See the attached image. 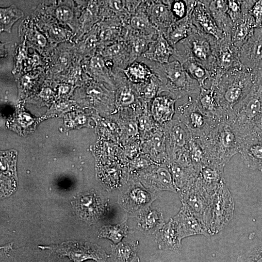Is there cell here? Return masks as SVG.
I'll return each mask as SVG.
<instances>
[{
	"instance_id": "1",
	"label": "cell",
	"mask_w": 262,
	"mask_h": 262,
	"mask_svg": "<svg viewBox=\"0 0 262 262\" xmlns=\"http://www.w3.org/2000/svg\"><path fill=\"white\" fill-rule=\"evenodd\" d=\"M140 58L149 66L159 79V95L166 92L178 100L186 96L199 94L200 91L199 83L190 76L178 61L174 60L167 63L159 64L149 61L142 57Z\"/></svg>"
},
{
	"instance_id": "2",
	"label": "cell",
	"mask_w": 262,
	"mask_h": 262,
	"mask_svg": "<svg viewBox=\"0 0 262 262\" xmlns=\"http://www.w3.org/2000/svg\"><path fill=\"white\" fill-rule=\"evenodd\" d=\"M206 156L208 163L223 166L239 152L241 140L228 122L219 123L207 136L196 139Z\"/></svg>"
},
{
	"instance_id": "3",
	"label": "cell",
	"mask_w": 262,
	"mask_h": 262,
	"mask_svg": "<svg viewBox=\"0 0 262 262\" xmlns=\"http://www.w3.org/2000/svg\"><path fill=\"white\" fill-rule=\"evenodd\" d=\"M217 41L211 35L198 32L177 44L172 57L180 63L188 58L196 60L210 72L213 82L215 78Z\"/></svg>"
},
{
	"instance_id": "4",
	"label": "cell",
	"mask_w": 262,
	"mask_h": 262,
	"mask_svg": "<svg viewBox=\"0 0 262 262\" xmlns=\"http://www.w3.org/2000/svg\"><path fill=\"white\" fill-rule=\"evenodd\" d=\"M256 82L255 76L241 65L225 72L213 84L222 106L230 112L250 91Z\"/></svg>"
},
{
	"instance_id": "5",
	"label": "cell",
	"mask_w": 262,
	"mask_h": 262,
	"mask_svg": "<svg viewBox=\"0 0 262 262\" xmlns=\"http://www.w3.org/2000/svg\"><path fill=\"white\" fill-rule=\"evenodd\" d=\"M262 114V78L231 110L229 123L241 141L246 137Z\"/></svg>"
},
{
	"instance_id": "6",
	"label": "cell",
	"mask_w": 262,
	"mask_h": 262,
	"mask_svg": "<svg viewBox=\"0 0 262 262\" xmlns=\"http://www.w3.org/2000/svg\"><path fill=\"white\" fill-rule=\"evenodd\" d=\"M116 106L115 114L122 117L137 118L149 105L140 99L135 84L130 82L122 71L112 73Z\"/></svg>"
},
{
	"instance_id": "7",
	"label": "cell",
	"mask_w": 262,
	"mask_h": 262,
	"mask_svg": "<svg viewBox=\"0 0 262 262\" xmlns=\"http://www.w3.org/2000/svg\"><path fill=\"white\" fill-rule=\"evenodd\" d=\"M174 117L186 127L192 138L197 140L207 136L219 123L204 114L199 107L196 98L191 96L176 108Z\"/></svg>"
},
{
	"instance_id": "8",
	"label": "cell",
	"mask_w": 262,
	"mask_h": 262,
	"mask_svg": "<svg viewBox=\"0 0 262 262\" xmlns=\"http://www.w3.org/2000/svg\"><path fill=\"white\" fill-rule=\"evenodd\" d=\"M179 193L182 203L189 207L209 231L214 193L209 191L201 184L198 177Z\"/></svg>"
},
{
	"instance_id": "9",
	"label": "cell",
	"mask_w": 262,
	"mask_h": 262,
	"mask_svg": "<svg viewBox=\"0 0 262 262\" xmlns=\"http://www.w3.org/2000/svg\"><path fill=\"white\" fill-rule=\"evenodd\" d=\"M234 202L225 180L219 184L212 200L211 218L209 231L210 235L218 233L233 218Z\"/></svg>"
},
{
	"instance_id": "10",
	"label": "cell",
	"mask_w": 262,
	"mask_h": 262,
	"mask_svg": "<svg viewBox=\"0 0 262 262\" xmlns=\"http://www.w3.org/2000/svg\"><path fill=\"white\" fill-rule=\"evenodd\" d=\"M241 65L253 74L256 81L262 78V26L256 27L239 49Z\"/></svg>"
},
{
	"instance_id": "11",
	"label": "cell",
	"mask_w": 262,
	"mask_h": 262,
	"mask_svg": "<svg viewBox=\"0 0 262 262\" xmlns=\"http://www.w3.org/2000/svg\"><path fill=\"white\" fill-rule=\"evenodd\" d=\"M163 127L165 136L168 164L180 152L188 148L192 137L186 127L175 117Z\"/></svg>"
},
{
	"instance_id": "12",
	"label": "cell",
	"mask_w": 262,
	"mask_h": 262,
	"mask_svg": "<svg viewBox=\"0 0 262 262\" xmlns=\"http://www.w3.org/2000/svg\"><path fill=\"white\" fill-rule=\"evenodd\" d=\"M139 180L151 191H169L177 192L173 178L166 164H152L139 171Z\"/></svg>"
},
{
	"instance_id": "13",
	"label": "cell",
	"mask_w": 262,
	"mask_h": 262,
	"mask_svg": "<svg viewBox=\"0 0 262 262\" xmlns=\"http://www.w3.org/2000/svg\"><path fill=\"white\" fill-rule=\"evenodd\" d=\"M196 99L200 109L207 115L219 123L228 122L231 111L229 112L222 106L213 84L208 87H200Z\"/></svg>"
},
{
	"instance_id": "14",
	"label": "cell",
	"mask_w": 262,
	"mask_h": 262,
	"mask_svg": "<svg viewBox=\"0 0 262 262\" xmlns=\"http://www.w3.org/2000/svg\"><path fill=\"white\" fill-rule=\"evenodd\" d=\"M98 53L103 56L112 73L123 71L136 60L129 45L123 40L100 49Z\"/></svg>"
},
{
	"instance_id": "15",
	"label": "cell",
	"mask_w": 262,
	"mask_h": 262,
	"mask_svg": "<svg viewBox=\"0 0 262 262\" xmlns=\"http://www.w3.org/2000/svg\"><path fill=\"white\" fill-rule=\"evenodd\" d=\"M238 53L239 49L231 43L230 35H226L218 40L215 50V78L213 83L217 82L228 70L241 65Z\"/></svg>"
},
{
	"instance_id": "16",
	"label": "cell",
	"mask_w": 262,
	"mask_h": 262,
	"mask_svg": "<svg viewBox=\"0 0 262 262\" xmlns=\"http://www.w3.org/2000/svg\"><path fill=\"white\" fill-rule=\"evenodd\" d=\"M256 0H242V15L233 25L230 33L232 44L238 49L248 40L256 28L255 20L249 11Z\"/></svg>"
},
{
	"instance_id": "17",
	"label": "cell",
	"mask_w": 262,
	"mask_h": 262,
	"mask_svg": "<svg viewBox=\"0 0 262 262\" xmlns=\"http://www.w3.org/2000/svg\"><path fill=\"white\" fill-rule=\"evenodd\" d=\"M140 153L154 163L167 164L165 136L163 126L141 141Z\"/></svg>"
},
{
	"instance_id": "18",
	"label": "cell",
	"mask_w": 262,
	"mask_h": 262,
	"mask_svg": "<svg viewBox=\"0 0 262 262\" xmlns=\"http://www.w3.org/2000/svg\"><path fill=\"white\" fill-rule=\"evenodd\" d=\"M182 203L179 213L173 218L178 235L181 240L184 237L202 235L210 236L207 229L200 223L185 203Z\"/></svg>"
},
{
	"instance_id": "19",
	"label": "cell",
	"mask_w": 262,
	"mask_h": 262,
	"mask_svg": "<svg viewBox=\"0 0 262 262\" xmlns=\"http://www.w3.org/2000/svg\"><path fill=\"white\" fill-rule=\"evenodd\" d=\"M141 0H103L100 7V20L115 19L127 25L131 15Z\"/></svg>"
},
{
	"instance_id": "20",
	"label": "cell",
	"mask_w": 262,
	"mask_h": 262,
	"mask_svg": "<svg viewBox=\"0 0 262 262\" xmlns=\"http://www.w3.org/2000/svg\"><path fill=\"white\" fill-rule=\"evenodd\" d=\"M149 19L159 32L165 34L177 20L172 14L166 0H145Z\"/></svg>"
},
{
	"instance_id": "21",
	"label": "cell",
	"mask_w": 262,
	"mask_h": 262,
	"mask_svg": "<svg viewBox=\"0 0 262 262\" xmlns=\"http://www.w3.org/2000/svg\"><path fill=\"white\" fill-rule=\"evenodd\" d=\"M191 19L198 32L211 35L217 40H220L226 35L217 26L204 0H198Z\"/></svg>"
},
{
	"instance_id": "22",
	"label": "cell",
	"mask_w": 262,
	"mask_h": 262,
	"mask_svg": "<svg viewBox=\"0 0 262 262\" xmlns=\"http://www.w3.org/2000/svg\"><path fill=\"white\" fill-rule=\"evenodd\" d=\"M78 214L88 222H94L99 218L105 210V205L95 194L88 193L79 196L75 201Z\"/></svg>"
},
{
	"instance_id": "23",
	"label": "cell",
	"mask_w": 262,
	"mask_h": 262,
	"mask_svg": "<svg viewBox=\"0 0 262 262\" xmlns=\"http://www.w3.org/2000/svg\"><path fill=\"white\" fill-rule=\"evenodd\" d=\"M177 100L169 95H161L152 100L149 105V112L158 125L163 126L173 119Z\"/></svg>"
},
{
	"instance_id": "24",
	"label": "cell",
	"mask_w": 262,
	"mask_h": 262,
	"mask_svg": "<svg viewBox=\"0 0 262 262\" xmlns=\"http://www.w3.org/2000/svg\"><path fill=\"white\" fill-rule=\"evenodd\" d=\"M57 251L63 255L68 256L74 262H82L88 259L104 262L106 259L105 253L95 245H66L58 248Z\"/></svg>"
},
{
	"instance_id": "25",
	"label": "cell",
	"mask_w": 262,
	"mask_h": 262,
	"mask_svg": "<svg viewBox=\"0 0 262 262\" xmlns=\"http://www.w3.org/2000/svg\"><path fill=\"white\" fill-rule=\"evenodd\" d=\"M97 24L99 28L98 50L123 40L126 29L125 25L121 21L115 19H107L101 20Z\"/></svg>"
},
{
	"instance_id": "26",
	"label": "cell",
	"mask_w": 262,
	"mask_h": 262,
	"mask_svg": "<svg viewBox=\"0 0 262 262\" xmlns=\"http://www.w3.org/2000/svg\"><path fill=\"white\" fill-rule=\"evenodd\" d=\"M174 51V48L169 43L164 34L159 32L141 57L152 62L164 64L169 62L170 57L172 56Z\"/></svg>"
},
{
	"instance_id": "27",
	"label": "cell",
	"mask_w": 262,
	"mask_h": 262,
	"mask_svg": "<svg viewBox=\"0 0 262 262\" xmlns=\"http://www.w3.org/2000/svg\"><path fill=\"white\" fill-rule=\"evenodd\" d=\"M239 153L247 168L262 172V142L244 141L241 143Z\"/></svg>"
},
{
	"instance_id": "28",
	"label": "cell",
	"mask_w": 262,
	"mask_h": 262,
	"mask_svg": "<svg viewBox=\"0 0 262 262\" xmlns=\"http://www.w3.org/2000/svg\"><path fill=\"white\" fill-rule=\"evenodd\" d=\"M127 26L142 33L156 37L159 32L150 22L146 10L145 0L140 3L131 15Z\"/></svg>"
},
{
	"instance_id": "29",
	"label": "cell",
	"mask_w": 262,
	"mask_h": 262,
	"mask_svg": "<svg viewBox=\"0 0 262 262\" xmlns=\"http://www.w3.org/2000/svg\"><path fill=\"white\" fill-rule=\"evenodd\" d=\"M219 29L226 35L230 36L233 25L227 13V0H204Z\"/></svg>"
},
{
	"instance_id": "30",
	"label": "cell",
	"mask_w": 262,
	"mask_h": 262,
	"mask_svg": "<svg viewBox=\"0 0 262 262\" xmlns=\"http://www.w3.org/2000/svg\"><path fill=\"white\" fill-rule=\"evenodd\" d=\"M197 32L198 31L193 25L191 16L187 15L172 24L164 35L169 43L174 48L179 42Z\"/></svg>"
},
{
	"instance_id": "31",
	"label": "cell",
	"mask_w": 262,
	"mask_h": 262,
	"mask_svg": "<svg viewBox=\"0 0 262 262\" xmlns=\"http://www.w3.org/2000/svg\"><path fill=\"white\" fill-rule=\"evenodd\" d=\"M86 69L89 75L95 80L105 82L114 90L112 71L100 53H97L91 57L86 66Z\"/></svg>"
},
{
	"instance_id": "32",
	"label": "cell",
	"mask_w": 262,
	"mask_h": 262,
	"mask_svg": "<svg viewBox=\"0 0 262 262\" xmlns=\"http://www.w3.org/2000/svg\"><path fill=\"white\" fill-rule=\"evenodd\" d=\"M224 166L208 163L203 166L198 175L201 184L209 191L214 193L219 184L223 180Z\"/></svg>"
},
{
	"instance_id": "33",
	"label": "cell",
	"mask_w": 262,
	"mask_h": 262,
	"mask_svg": "<svg viewBox=\"0 0 262 262\" xmlns=\"http://www.w3.org/2000/svg\"><path fill=\"white\" fill-rule=\"evenodd\" d=\"M177 191L179 192L198 176L199 173L192 165L173 162L167 164Z\"/></svg>"
},
{
	"instance_id": "34",
	"label": "cell",
	"mask_w": 262,
	"mask_h": 262,
	"mask_svg": "<svg viewBox=\"0 0 262 262\" xmlns=\"http://www.w3.org/2000/svg\"><path fill=\"white\" fill-rule=\"evenodd\" d=\"M124 40L129 45L132 54L137 60L147 50L149 43L157 36L147 35L130 28L126 25Z\"/></svg>"
},
{
	"instance_id": "35",
	"label": "cell",
	"mask_w": 262,
	"mask_h": 262,
	"mask_svg": "<svg viewBox=\"0 0 262 262\" xmlns=\"http://www.w3.org/2000/svg\"><path fill=\"white\" fill-rule=\"evenodd\" d=\"M157 240L160 248L175 251L181 249V239L172 218L159 231Z\"/></svg>"
},
{
	"instance_id": "36",
	"label": "cell",
	"mask_w": 262,
	"mask_h": 262,
	"mask_svg": "<svg viewBox=\"0 0 262 262\" xmlns=\"http://www.w3.org/2000/svg\"><path fill=\"white\" fill-rule=\"evenodd\" d=\"M122 71L127 79L134 84L147 82L153 74L149 66L140 58L128 65Z\"/></svg>"
},
{
	"instance_id": "37",
	"label": "cell",
	"mask_w": 262,
	"mask_h": 262,
	"mask_svg": "<svg viewBox=\"0 0 262 262\" xmlns=\"http://www.w3.org/2000/svg\"><path fill=\"white\" fill-rule=\"evenodd\" d=\"M123 199L127 200V208L136 210L147 204L151 199L150 193L139 183H135L129 187Z\"/></svg>"
},
{
	"instance_id": "38",
	"label": "cell",
	"mask_w": 262,
	"mask_h": 262,
	"mask_svg": "<svg viewBox=\"0 0 262 262\" xmlns=\"http://www.w3.org/2000/svg\"><path fill=\"white\" fill-rule=\"evenodd\" d=\"M180 64L190 76L198 82L200 87H208V82L213 83L210 72L196 60L188 58Z\"/></svg>"
},
{
	"instance_id": "39",
	"label": "cell",
	"mask_w": 262,
	"mask_h": 262,
	"mask_svg": "<svg viewBox=\"0 0 262 262\" xmlns=\"http://www.w3.org/2000/svg\"><path fill=\"white\" fill-rule=\"evenodd\" d=\"M101 1L90 0L87 2L85 9L83 10L80 22L83 32L90 31L100 20V7Z\"/></svg>"
},
{
	"instance_id": "40",
	"label": "cell",
	"mask_w": 262,
	"mask_h": 262,
	"mask_svg": "<svg viewBox=\"0 0 262 262\" xmlns=\"http://www.w3.org/2000/svg\"><path fill=\"white\" fill-rule=\"evenodd\" d=\"M164 223L162 213L148 209L141 214L139 224L143 231L150 233L162 228Z\"/></svg>"
},
{
	"instance_id": "41",
	"label": "cell",
	"mask_w": 262,
	"mask_h": 262,
	"mask_svg": "<svg viewBox=\"0 0 262 262\" xmlns=\"http://www.w3.org/2000/svg\"><path fill=\"white\" fill-rule=\"evenodd\" d=\"M135 85L140 99L146 104L150 105L152 100L159 95L160 82L154 73L147 82Z\"/></svg>"
},
{
	"instance_id": "42",
	"label": "cell",
	"mask_w": 262,
	"mask_h": 262,
	"mask_svg": "<svg viewBox=\"0 0 262 262\" xmlns=\"http://www.w3.org/2000/svg\"><path fill=\"white\" fill-rule=\"evenodd\" d=\"M23 16V11L14 5L7 8H1L0 10V32L11 33L14 24Z\"/></svg>"
},
{
	"instance_id": "43",
	"label": "cell",
	"mask_w": 262,
	"mask_h": 262,
	"mask_svg": "<svg viewBox=\"0 0 262 262\" xmlns=\"http://www.w3.org/2000/svg\"><path fill=\"white\" fill-rule=\"evenodd\" d=\"M98 34L99 28L97 24L87 33L80 46V50L83 54L92 57L95 52H98L99 47Z\"/></svg>"
},
{
	"instance_id": "44",
	"label": "cell",
	"mask_w": 262,
	"mask_h": 262,
	"mask_svg": "<svg viewBox=\"0 0 262 262\" xmlns=\"http://www.w3.org/2000/svg\"><path fill=\"white\" fill-rule=\"evenodd\" d=\"M137 120L141 141L161 127L154 120L150 115L149 108L139 115Z\"/></svg>"
},
{
	"instance_id": "45",
	"label": "cell",
	"mask_w": 262,
	"mask_h": 262,
	"mask_svg": "<svg viewBox=\"0 0 262 262\" xmlns=\"http://www.w3.org/2000/svg\"><path fill=\"white\" fill-rule=\"evenodd\" d=\"M128 232V228L125 223L115 226H105L100 230L99 236L108 238L115 243L119 242Z\"/></svg>"
},
{
	"instance_id": "46",
	"label": "cell",
	"mask_w": 262,
	"mask_h": 262,
	"mask_svg": "<svg viewBox=\"0 0 262 262\" xmlns=\"http://www.w3.org/2000/svg\"><path fill=\"white\" fill-rule=\"evenodd\" d=\"M173 16L178 20L185 17L187 14L186 0H166Z\"/></svg>"
},
{
	"instance_id": "47",
	"label": "cell",
	"mask_w": 262,
	"mask_h": 262,
	"mask_svg": "<svg viewBox=\"0 0 262 262\" xmlns=\"http://www.w3.org/2000/svg\"><path fill=\"white\" fill-rule=\"evenodd\" d=\"M227 13L234 23L242 16V0H227Z\"/></svg>"
},
{
	"instance_id": "48",
	"label": "cell",
	"mask_w": 262,
	"mask_h": 262,
	"mask_svg": "<svg viewBox=\"0 0 262 262\" xmlns=\"http://www.w3.org/2000/svg\"><path fill=\"white\" fill-rule=\"evenodd\" d=\"M246 141L262 142V114L256 121L247 136L242 140L241 143Z\"/></svg>"
},
{
	"instance_id": "49",
	"label": "cell",
	"mask_w": 262,
	"mask_h": 262,
	"mask_svg": "<svg viewBox=\"0 0 262 262\" xmlns=\"http://www.w3.org/2000/svg\"><path fill=\"white\" fill-rule=\"evenodd\" d=\"M249 13L254 19L256 27L262 26V0H256Z\"/></svg>"
},
{
	"instance_id": "50",
	"label": "cell",
	"mask_w": 262,
	"mask_h": 262,
	"mask_svg": "<svg viewBox=\"0 0 262 262\" xmlns=\"http://www.w3.org/2000/svg\"><path fill=\"white\" fill-rule=\"evenodd\" d=\"M55 15L59 21L64 23L69 22L73 17L72 10L65 5L57 7L55 11Z\"/></svg>"
},
{
	"instance_id": "51",
	"label": "cell",
	"mask_w": 262,
	"mask_h": 262,
	"mask_svg": "<svg viewBox=\"0 0 262 262\" xmlns=\"http://www.w3.org/2000/svg\"><path fill=\"white\" fill-rule=\"evenodd\" d=\"M243 262H262V244L252 248L245 257Z\"/></svg>"
},
{
	"instance_id": "52",
	"label": "cell",
	"mask_w": 262,
	"mask_h": 262,
	"mask_svg": "<svg viewBox=\"0 0 262 262\" xmlns=\"http://www.w3.org/2000/svg\"><path fill=\"white\" fill-rule=\"evenodd\" d=\"M115 250L118 257H119L123 260H128V259H131V256L133 255V252L131 246L127 244H119L116 247Z\"/></svg>"
},
{
	"instance_id": "53",
	"label": "cell",
	"mask_w": 262,
	"mask_h": 262,
	"mask_svg": "<svg viewBox=\"0 0 262 262\" xmlns=\"http://www.w3.org/2000/svg\"><path fill=\"white\" fill-rule=\"evenodd\" d=\"M34 40L38 46L42 47L45 46L47 43V40L45 36L38 31L34 33Z\"/></svg>"
},
{
	"instance_id": "54",
	"label": "cell",
	"mask_w": 262,
	"mask_h": 262,
	"mask_svg": "<svg viewBox=\"0 0 262 262\" xmlns=\"http://www.w3.org/2000/svg\"><path fill=\"white\" fill-rule=\"evenodd\" d=\"M68 59L67 57H66V56H65V55L61 56L59 58V62L60 65H61V66L63 67H65L66 66H67L68 63Z\"/></svg>"
}]
</instances>
